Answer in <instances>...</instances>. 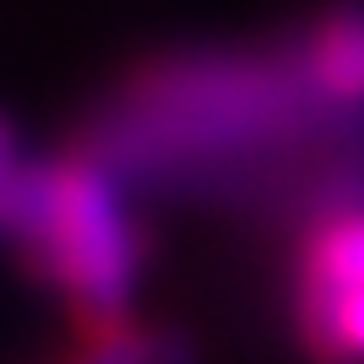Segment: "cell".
<instances>
[{
  "instance_id": "cell-1",
  "label": "cell",
  "mask_w": 364,
  "mask_h": 364,
  "mask_svg": "<svg viewBox=\"0 0 364 364\" xmlns=\"http://www.w3.org/2000/svg\"><path fill=\"white\" fill-rule=\"evenodd\" d=\"M364 125L337 120L289 44L168 49L141 60L82 131V152L164 191H240Z\"/></svg>"
},
{
  "instance_id": "cell-2",
  "label": "cell",
  "mask_w": 364,
  "mask_h": 364,
  "mask_svg": "<svg viewBox=\"0 0 364 364\" xmlns=\"http://www.w3.org/2000/svg\"><path fill=\"white\" fill-rule=\"evenodd\" d=\"M6 240L22 250L28 272L65 299L82 332L131 321L147 245L125 201V180L82 147L49 164H22Z\"/></svg>"
},
{
  "instance_id": "cell-3",
  "label": "cell",
  "mask_w": 364,
  "mask_h": 364,
  "mask_svg": "<svg viewBox=\"0 0 364 364\" xmlns=\"http://www.w3.org/2000/svg\"><path fill=\"white\" fill-rule=\"evenodd\" d=\"M316 98L337 120L364 125V0H326L289 38Z\"/></svg>"
},
{
  "instance_id": "cell-4",
  "label": "cell",
  "mask_w": 364,
  "mask_h": 364,
  "mask_svg": "<svg viewBox=\"0 0 364 364\" xmlns=\"http://www.w3.org/2000/svg\"><path fill=\"white\" fill-rule=\"evenodd\" d=\"M364 289V201H337L304 218L294 256V321Z\"/></svg>"
},
{
  "instance_id": "cell-5",
  "label": "cell",
  "mask_w": 364,
  "mask_h": 364,
  "mask_svg": "<svg viewBox=\"0 0 364 364\" xmlns=\"http://www.w3.org/2000/svg\"><path fill=\"white\" fill-rule=\"evenodd\" d=\"M152 343H158V332H147L131 316V321L104 326V332H82V348L65 364H152Z\"/></svg>"
},
{
  "instance_id": "cell-6",
  "label": "cell",
  "mask_w": 364,
  "mask_h": 364,
  "mask_svg": "<svg viewBox=\"0 0 364 364\" xmlns=\"http://www.w3.org/2000/svg\"><path fill=\"white\" fill-rule=\"evenodd\" d=\"M16 180H22V158H16V136L0 120V240L11 234V213H16Z\"/></svg>"
},
{
  "instance_id": "cell-7",
  "label": "cell",
  "mask_w": 364,
  "mask_h": 364,
  "mask_svg": "<svg viewBox=\"0 0 364 364\" xmlns=\"http://www.w3.org/2000/svg\"><path fill=\"white\" fill-rule=\"evenodd\" d=\"M152 364H201L196 337H191V332H180V326L158 332V343H152Z\"/></svg>"
}]
</instances>
